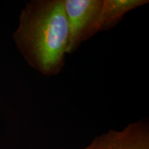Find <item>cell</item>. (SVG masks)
Segmentation results:
<instances>
[{"mask_svg": "<svg viewBox=\"0 0 149 149\" xmlns=\"http://www.w3.org/2000/svg\"><path fill=\"white\" fill-rule=\"evenodd\" d=\"M81 149H149V123L139 120L121 130H109Z\"/></svg>", "mask_w": 149, "mask_h": 149, "instance_id": "3957f363", "label": "cell"}, {"mask_svg": "<svg viewBox=\"0 0 149 149\" xmlns=\"http://www.w3.org/2000/svg\"><path fill=\"white\" fill-rule=\"evenodd\" d=\"M103 0H64L68 28L67 54L95 35V26Z\"/></svg>", "mask_w": 149, "mask_h": 149, "instance_id": "7a4b0ae2", "label": "cell"}, {"mask_svg": "<svg viewBox=\"0 0 149 149\" xmlns=\"http://www.w3.org/2000/svg\"><path fill=\"white\" fill-rule=\"evenodd\" d=\"M13 39L29 66L46 77L59 74L65 66L68 43L64 0L27 2Z\"/></svg>", "mask_w": 149, "mask_h": 149, "instance_id": "6da1fadb", "label": "cell"}, {"mask_svg": "<svg viewBox=\"0 0 149 149\" xmlns=\"http://www.w3.org/2000/svg\"><path fill=\"white\" fill-rule=\"evenodd\" d=\"M148 3V0H103L95 26V34L113 29L126 13Z\"/></svg>", "mask_w": 149, "mask_h": 149, "instance_id": "277c9868", "label": "cell"}]
</instances>
